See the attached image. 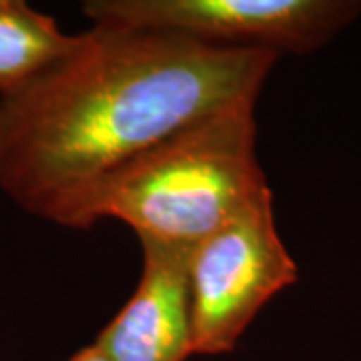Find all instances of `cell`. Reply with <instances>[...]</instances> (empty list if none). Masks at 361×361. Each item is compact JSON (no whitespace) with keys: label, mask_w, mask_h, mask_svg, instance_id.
Segmentation results:
<instances>
[{"label":"cell","mask_w":361,"mask_h":361,"mask_svg":"<svg viewBox=\"0 0 361 361\" xmlns=\"http://www.w3.org/2000/svg\"><path fill=\"white\" fill-rule=\"evenodd\" d=\"M255 104L203 118L130 161L82 211L127 223L139 239L197 247L271 191L255 153Z\"/></svg>","instance_id":"obj_2"},{"label":"cell","mask_w":361,"mask_h":361,"mask_svg":"<svg viewBox=\"0 0 361 361\" xmlns=\"http://www.w3.org/2000/svg\"><path fill=\"white\" fill-rule=\"evenodd\" d=\"M92 26L167 32L217 49L305 56L361 14L360 0H89Z\"/></svg>","instance_id":"obj_3"},{"label":"cell","mask_w":361,"mask_h":361,"mask_svg":"<svg viewBox=\"0 0 361 361\" xmlns=\"http://www.w3.org/2000/svg\"><path fill=\"white\" fill-rule=\"evenodd\" d=\"M279 54L92 26L26 87L0 97V189L78 229L90 197L175 133L257 103Z\"/></svg>","instance_id":"obj_1"},{"label":"cell","mask_w":361,"mask_h":361,"mask_svg":"<svg viewBox=\"0 0 361 361\" xmlns=\"http://www.w3.org/2000/svg\"><path fill=\"white\" fill-rule=\"evenodd\" d=\"M49 14L25 0H0V97L13 94L77 47Z\"/></svg>","instance_id":"obj_6"},{"label":"cell","mask_w":361,"mask_h":361,"mask_svg":"<svg viewBox=\"0 0 361 361\" xmlns=\"http://www.w3.org/2000/svg\"><path fill=\"white\" fill-rule=\"evenodd\" d=\"M142 273L129 303L94 345L111 361H185L193 355L191 255L195 247L139 239Z\"/></svg>","instance_id":"obj_5"},{"label":"cell","mask_w":361,"mask_h":361,"mask_svg":"<svg viewBox=\"0 0 361 361\" xmlns=\"http://www.w3.org/2000/svg\"><path fill=\"white\" fill-rule=\"evenodd\" d=\"M297 277L267 191L193 249V353L233 351L265 303Z\"/></svg>","instance_id":"obj_4"},{"label":"cell","mask_w":361,"mask_h":361,"mask_svg":"<svg viewBox=\"0 0 361 361\" xmlns=\"http://www.w3.org/2000/svg\"><path fill=\"white\" fill-rule=\"evenodd\" d=\"M68 361H111V360H109L103 351L92 343V345H89V348L80 349V351L75 353V355H73Z\"/></svg>","instance_id":"obj_7"}]
</instances>
